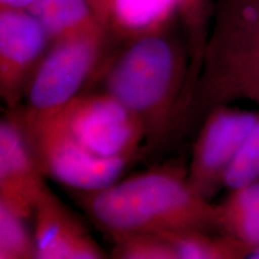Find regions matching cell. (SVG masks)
Wrapping results in <instances>:
<instances>
[{
  "instance_id": "obj_1",
  "label": "cell",
  "mask_w": 259,
  "mask_h": 259,
  "mask_svg": "<svg viewBox=\"0 0 259 259\" xmlns=\"http://www.w3.org/2000/svg\"><path fill=\"white\" fill-rule=\"evenodd\" d=\"M187 72V47L170 29L106 52L90 82L137 116L149 150L174 135Z\"/></svg>"
},
{
  "instance_id": "obj_4",
  "label": "cell",
  "mask_w": 259,
  "mask_h": 259,
  "mask_svg": "<svg viewBox=\"0 0 259 259\" xmlns=\"http://www.w3.org/2000/svg\"><path fill=\"white\" fill-rule=\"evenodd\" d=\"M11 118L23 132L45 177L71 190L93 191L112 185L132 161L127 157L108 158L93 154L51 116L35 121Z\"/></svg>"
},
{
  "instance_id": "obj_17",
  "label": "cell",
  "mask_w": 259,
  "mask_h": 259,
  "mask_svg": "<svg viewBox=\"0 0 259 259\" xmlns=\"http://www.w3.org/2000/svg\"><path fill=\"white\" fill-rule=\"evenodd\" d=\"M259 181V120L225 176V186L235 190Z\"/></svg>"
},
{
  "instance_id": "obj_16",
  "label": "cell",
  "mask_w": 259,
  "mask_h": 259,
  "mask_svg": "<svg viewBox=\"0 0 259 259\" xmlns=\"http://www.w3.org/2000/svg\"><path fill=\"white\" fill-rule=\"evenodd\" d=\"M25 220L0 204V259H36L34 234Z\"/></svg>"
},
{
  "instance_id": "obj_12",
  "label": "cell",
  "mask_w": 259,
  "mask_h": 259,
  "mask_svg": "<svg viewBox=\"0 0 259 259\" xmlns=\"http://www.w3.org/2000/svg\"><path fill=\"white\" fill-rule=\"evenodd\" d=\"M212 12V0H178V22L184 29L189 52V72L181 99L183 105H189L192 100L202 72Z\"/></svg>"
},
{
  "instance_id": "obj_7",
  "label": "cell",
  "mask_w": 259,
  "mask_h": 259,
  "mask_svg": "<svg viewBox=\"0 0 259 259\" xmlns=\"http://www.w3.org/2000/svg\"><path fill=\"white\" fill-rule=\"evenodd\" d=\"M52 42L29 10L0 9V96L9 111L19 108Z\"/></svg>"
},
{
  "instance_id": "obj_3",
  "label": "cell",
  "mask_w": 259,
  "mask_h": 259,
  "mask_svg": "<svg viewBox=\"0 0 259 259\" xmlns=\"http://www.w3.org/2000/svg\"><path fill=\"white\" fill-rule=\"evenodd\" d=\"M106 52L105 34L52 42L25 93V106L9 114L21 121L48 118L64 108L89 84Z\"/></svg>"
},
{
  "instance_id": "obj_10",
  "label": "cell",
  "mask_w": 259,
  "mask_h": 259,
  "mask_svg": "<svg viewBox=\"0 0 259 259\" xmlns=\"http://www.w3.org/2000/svg\"><path fill=\"white\" fill-rule=\"evenodd\" d=\"M106 36V51L136 38L170 30L178 0H89Z\"/></svg>"
},
{
  "instance_id": "obj_18",
  "label": "cell",
  "mask_w": 259,
  "mask_h": 259,
  "mask_svg": "<svg viewBox=\"0 0 259 259\" xmlns=\"http://www.w3.org/2000/svg\"><path fill=\"white\" fill-rule=\"evenodd\" d=\"M215 18L259 34V0H219Z\"/></svg>"
},
{
  "instance_id": "obj_14",
  "label": "cell",
  "mask_w": 259,
  "mask_h": 259,
  "mask_svg": "<svg viewBox=\"0 0 259 259\" xmlns=\"http://www.w3.org/2000/svg\"><path fill=\"white\" fill-rule=\"evenodd\" d=\"M179 259H223L246 257L250 248L232 236L212 238L204 229L161 233Z\"/></svg>"
},
{
  "instance_id": "obj_19",
  "label": "cell",
  "mask_w": 259,
  "mask_h": 259,
  "mask_svg": "<svg viewBox=\"0 0 259 259\" xmlns=\"http://www.w3.org/2000/svg\"><path fill=\"white\" fill-rule=\"evenodd\" d=\"M36 0H0V9L29 10Z\"/></svg>"
},
{
  "instance_id": "obj_8",
  "label": "cell",
  "mask_w": 259,
  "mask_h": 259,
  "mask_svg": "<svg viewBox=\"0 0 259 259\" xmlns=\"http://www.w3.org/2000/svg\"><path fill=\"white\" fill-rule=\"evenodd\" d=\"M23 132L11 116L0 121V204L29 219L47 189Z\"/></svg>"
},
{
  "instance_id": "obj_5",
  "label": "cell",
  "mask_w": 259,
  "mask_h": 259,
  "mask_svg": "<svg viewBox=\"0 0 259 259\" xmlns=\"http://www.w3.org/2000/svg\"><path fill=\"white\" fill-rule=\"evenodd\" d=\"M51 118L99 156L135 160L145 149L144 128L137 116L103 90L79 94Z\"/></svg>"
},
{
  "instance_id": "obj_15",
  "label": "cell",
  "mask_w": 259,
  "mask_h": 259,
  "mask_svg": "<svg viewBox=\"0 0 259 259\" xmlns=\"http://www.w3.org/2000/svg\"><path fill=\"white\" fill-rule=\"evenodd\" d=\"M116 259H179L167 239L158 233L130 232L111 235Z\"/></svg>"
},
{
  "instance_id": "obj_11",
  "label": "cell",
  "mask_w": 259,
  "mask_h": 259,
  "mask_svg": "<svg viewBox=\"0 0 259 259\" xmlns=\"http://www.w3.org/2000/svg\"><path fill=\"white\" fill-rule=\"evenodd\" d=\"M29 11L44 24L52 41L103 34L89 0H36Z\"/></svg>"
},
{
  "instance_id": "obj_6",
  "label": "cell",
  "mask_w": 259,
  "mask_h": 259,
  "mask_svg": "<svg viewBox=\"0 0 259 259\" xmlns=\"http://www.w3.org/2000/svg\"><path fill=\"white\" fill-rule=\"evenodd\" d=\"M259 115L252 112L216 107L203 122L192 147L187 179L200 196L208 199L225 185V176Z\"/></svg>"
},
{
  "instance_id": "obj_9",
  "label": "cell",
  "mask_w": 259,
  "mask_h": 259,
  "mask_svg": "<svg viewBox=\"0 0 259 259\" xmlns=\"http://www.w3.org/2000/svg\"><path fill=\"white\" fill-rule=\"evenodd\" d=\"M36 259H103L108 255L79 220L48 189L35 206Z\"/></svg>"
},
{
  "instance_id": "obj_13",
  "label": "cell",
  "mask_w": 259,
  "mask_h": 259,
  "mask_svg": "<svg viewBox=\"0 0 259 259\" xmlns=\"http://www.w3.org/2000/svg\"><path fill=\"white\" fill-rule=\"evenodd\" d=\"M218 226L248 248L259 245V181L233 190L218 206Z\"/></svg>"
},
{
  "instance_id": "obj_2",
  "label": "cell",
  "mask_w": 259,
  "mask_h": 259,
  "mask_svg": "<svg viewBox=\"0 0 259 259\" xmlns=\"http://www.w3.org/2000/svg\"><path fill=\"white\" fill-rule=\"evenodd\" d=\"M93 221L109 236L119 233H168L218 226V206L190 185L179 164L136 174L93 191L72 190Z\"/></svg>"
}]
</instances>
